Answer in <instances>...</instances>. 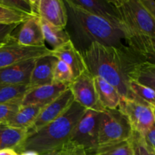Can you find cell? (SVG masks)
Returning <instances> with one entry per match:
<instances>
[{"mask_svg": "<svg viewBox=\"0 0 155 155\" xmlns=\"http://www.w3.org/2000/svg\"><path fill=\"white\" fill-rule=\"evenodd\" d=\"M81 53L93 77H99L110 83L123 98L142 101L130 88L133 71L142 61L128 46L120 48L92 42Z\"/></svg>", "mask_w": 155, "mask_h": 155, "instance_id": "1", "label": "cell"}, {"mask_svg": "<svg viewBox=\"0 0 155 155\" xmlns=\"http://www.w3.org/2000/svg\"><path fill=\"white\" fill-rule=\"evenodd\" d=\"M75 39L82 47L81 52L92 42L107 46L127 47L122 27L86 12L70 0L64 2Z\"/></svg>", "mask_w": 155, "mask_h": 155, "instance_id": "2", "label": "cell"}, {"mask_svg": "<svg viewBox=\"0 0 155 155\" xmlns=\"http://www.w3.org/2000/svg\"><path fill=\"white\" fill-rule=\"evenodd\" d=\"M86 109L74 101L59 117L32 134L27 135L17 152L34 151L43 155L64 148L69 143L76 124Z\"/></svg>", "mask_w": 155, "mask_h": 155, "instance_id": "3", "label": "cell"}, {"mask_svg": "<svg viewBox=\"0 0 155 155\" xmlns=\"http://www.w3.org/2000/svg\"><path fill=\"white\" fill-rule=\"evenodd\" d=\"M112 2L117 12L126 42L137 36L155 38V20L140 0H112Z\"/></svg>", "mask_w": 155, "mask_h": 155, "instance_id": "4", "label": "cell"}, {"mask_svg": "<svg viewBox=\"0 0 155 155\" xmlns=\"http://www.w3.org/2000/svg\"><path fill=\"white\" fill-rule=\"evenodd\" d=\"M133 133V130L127 117L119 109L105 110L101 112L100 117L98 148L129 140L131 139Z\"/></svg>", "mask_w": 155, "mask_h": 155, "instance_id": "5", "label": "cell"}, {"mask_svg": "<svg viewBox=\"0 0 155 155\" xmlns=\"http://www.w3.org/2000/svg\"><path fill=\"white\" fill-rule=\"evenodd\" d=\"M101 112L86 110L73 131L70 142L92 154L98 148V125Z\"/></svg>", "mask_w": 155, "mask_h": 155, "instance_id": "6", "label": "cell"}, {"mask_svg": "<svg viewBox=\"0 0 155 155\" xmlns=\"http://www.w3.org/2000/svg\"><path fill=\"white\" fill-rule=\"evenodd\" d=\"M118 109L127 117L133 133L142 136L155 123L153 107L143 101L121 97Z\"/></svg>", "mask_w": 155, "mask_h": 155, "instance_id": "7", "label": "cell"}, {"mask_svg": "<svg viewBox=\"0 0 155 155\" xmlns=\"http://www.w3.org/2000/svg\"><path fill=\"white\" fill-rule=\"evenodd\" d=\"M74 101L86 110L103 112L105 109L98 100L95 85V78L88 70L76 77L69 85Z\"/></svg>", "mask_w": 155, "mask_h": 155, "instance_id": "8", "label": "cell"}, {"mask_svg": "<svg viewBox=\"0 0 155 155\" xmlns=\"http://www.w3.org/2000/svg\"><path fill=\"white\" fill-rule=\"evenodd\" d=\"M49 54H51V49L45 45L42 47L24 46L19 45L15 39L0 48V69Z\"/></svg>", "mask_w": 155, "mask_h": 155, "instance_id": "9", "label": "cell"}, {"mask_svg": "<svg viewBox=\"0 0 155 155\" xmlns=\"http://www.w3.org/2000/svg\"><path fill=\"white\" fill-rule=\"evenodd\" d=\"M32 5L34 16L59 28L68 25V9L62 0H32Z\"/></svg>", "mask_w": 155, "mask_h": 155, "instance_id": "10", "label": "cell"}, {"mask_svg": "<svg viewBox=\"0 0 155 155\" xmlns=\"http://www.w3.org/2000/svg\"><path fill=\"white\" fill-rule=\"evenodd\" d=\"M74 101L72 92L68 88L57 98L42 108L33 125L27 130V135L32 134L63 114Z\"/></svg>", "mask_w": 155, "mask_h": 155, "instance_id": "11", "label": "cell"}, {"mask_svg": "<svg viewBox=\"0 0 155 155\" xmlns=\"http://www.w3.org/2000/svg\"><path fill=\"white\" fill-rule=\"evenodd\" d=\"M68 88V84L52 83L30 89L23 97L21 105L45 106L54 101Z\"/></svg>", "mask_w": 155, "mask_h": 155, "instance_id": "12", "label": "cell"}, {"mask_svg": "<svg viewBox=\"0 0 155 155\" xmlns=\"http://www.w3.org/2000/svg\"><path fill=\"white\" fill-rule=\"evenodd\" d=\"M36 59L20 62L0 69V84L29 86Z\"/></svg>", "mask_w": 155, "mask_h": 155, "instance_id": "13", "label": "cell"}, {"mask_svg": "<svg viewBox=\"0 0 155 155\" xmlns=\"http://www.w3.org/2000/svg\"><path fill=\"white\" fill-rule=\"evenodd\" d=\"M20 26L18 33H15V39L19 45L30 47L45 46L39 17H30Z\"/></svg>", "mask_w": 155, "mask_h": 155, "instance_id": "14", "label": "cell"}, {"mask_svg": "<svg viewBox=\"0 0 155 155\" xmlns=\"http://www.w3.org/2000/svg\"><path fill=\"white\" fill-rule=\"evenodd\" d=\"M51 54L70 67L74 79L87 70L81 51L75 46L72 40L60 48L51 50Z\"/></svg>", "mask_w": 155, "mask_h": 155, "instance_id": "15", "label": "cell"}, {"mask_svg": "<svg viewBox=\"0 0 155 155\" xmlns=\"http://www.w3.org/2000/svg\"><path fill=\"white\" fill-rule=\"evenodd\" d=\"M57 60L51 54L36 59L29 83L30 89L53 83V71Z\"/></svg>", "mask_w": 155, "mask_h": 155, "instance_id": "16", "label": "cell"}, {"mask_svg": "<svg viewBox=\"0 0 155 155\" xmlns=\"http://www.w3.org/2000/svg\"><path fill=\"white\" fill-rule=\"evenodd\" d=\"M86 12L102 18L116 25H120L117 12L112 0H70Z\"/></svg>", "mask_w": 155, "mask_h": 155, "instance_id": "17", "label": "cell"}, {"mask_svg": "<svg viewBox=\"0 0 155 155\" xmlns=\"http://www.w3.org/2000/svg\"><path fill=\"white\" fill-rule=\"evenodd\" d=\"M143 62L155 65V38L148 36L131 37L126 42Z\"/></svg>", "mask_w": 155, "mask_h": 155, "instance_id": "18", "label": "cell"}, {"mask_svg": "<svg viewBox=\"0 0 155 155\" xmlns=\"http://www.w3.org/2000/svg\"><path fill=\"white\" fill-rule=\"evenodd\" d=\"M98 100L105 110L117 109L121 95L113 86L99 77H94Z\"/></svg>", "mask_w": 155, "mask_h": 155, "instance_id": "19", "label": "cell"}, {"mask_svg": "<svg viewBox=\"0 0 155 155\" xmlns=\"http://www.w3.org/2000/svg\"><path fill=\"white\" fill-rule=\"evenodd\" d=\"M44 106L21 105L17 113L8 121L6 126L28 130Z\"/></svg>", "mask_w": 155, "mask_h": 155, "instance_id": "20", "label": "cell"}, {"mask_svg": "<svg viewBox=\"0 0 155 155\" xmlns=\"http://www.w3.org/2000/svg\"><path fill=\"white\" fill-rule=\"evenodd\" d=\"M40 24L44 40L51 47V50L60 48L71 41V36L65 29L54 27L40 18Z\"/></svg>", "mask_w": 155, "mask_h": 155, "instance_id": "21", "label": "cell"}, {"mask_svg": "<svg viewBox=\"0 0 155 155\" xmlns=\"http://www.w3.org/2000/svg\"><path fill=\"white\" fill-rule=\"evenodd\" d=\"M27 136V130L6 125L0 126V150L12 148L18 151Z\"/></svg>", "mask_w": 155, "mask_h": 155, "instance_id": "22", "label": "cell"}, {"mask_svg": "<svg viewBox=\"0 0 155 155\" xmlns=\"http://www.w3.org/2000/svg\"><path fill=\"white\" fill-rule=\"evenodd\" d=\"M132 80L151 88L155 91V65L141 62L135 68Z\"/></svg>", "mask_w": 155, "mask_h": 155, "instance_id": "23", "label": "cell"}, {"mask_svg": "<svg viewBox=\"0 0 155 155\" xmlns=\"http://www.w3.org/2000/svg\"><path fill=\"white\" fill-rule=\"evenodd\" d=\"M29 89V86H9L0 84V104L21 103L23 97Z\"/></svg>", "mask_w": 155, "mask_h": 155, "instance_id": "24", "label": "cell"}, {"mask_svg": "<svg viewBox=\"0 0 155 155\" xmlns=\"http://www.w3.org/2000/svg\"><path fill=\"white\" fill-rule=\"evenodd\" d=\"M91 155H134L131 139L120 143L98 148Z\"/></svg>", "mask_w": 155, "mask_h": 155, "instance_id": "25", "label": "cell"}, {"mask_svg": "<svg viewBox=\"0 0 155 155\" xmlns=\"http://www.w3.org/2000/svg\"><path fill=\"white\" fill-rule=\"evenodd\" d=\"M130 90L139 99L151 107H155V91L151 88L140 84L138 82L131 80L130 83Z\"/></svg>", "mask_w": 155, "mask_h": 155, "instance_id": "26", "label": "cell"}, {"mask_svg": "<svg viewBox=\"0 0 155 155\" xmlns=\"http://www.w3.org/2000/svg\"><path fill=\"white\" fill-rule=\"evenodd\" d=\"M30 16L0 4V24H21Z\"/></svg>", "mask_w": 155, "mask_h": 155, "instance_id": "27", "label": "cell"}, {"mask_svg": "<svg viewBox=\"0 0 155 155\" xmlns=\"http://www.w3.org/2000/svg\"><path fill=\"white\" fill-rule=\"evenodd\" d=\"M74 80V74L70 67L62 61L57 60L53 71V83L70 85Z\"/></svg>", "mask_w": 155, "mask_h": 155, "instance_id": "28", "label": "cell"}, {"mask_svg": "<svg viewBox=\"0 0 155 155\" xmlns=\"http://www.w3.org/2000/svg\"><path fill=\"white\" fill-rule=\"evenodd\" d=\"M0 4L28 16H34L32 0H0Z\"/></svg>", "mask_w": 155, "mask_h": 155, "instance_id": "29", "label": "cell"}, {"mask_svg": "<svg viewBox=\"0 0 155 155\" xmlns=\"http://www.w3.org/2000/svg\"><path fill=\"white\" fill-rule=\"evenodd\" d=\"M134 155H155V151L150 148L144 140L143 137L136 133L131 137Z\"/></svg>", "mask_w": 155, "mask_h": 155, "instance_id": "30", "label": "cell"}, {"mask_svg": "<svg viewBox=\"0 0 155 155\" xmlns=\"http://www.w3.org/2000/svg\"><path fill=\"white\" fill-rule=\"evenodd\" d=\"M20 25L0 24V48L5 46L15 39V30Z\"/></svg>", "mask_w": 155, "mask_h": 155, "instance_id": "31", "label": "cell"}, {"mask_svg": "<svg viewBox=\"0 0 155 155\" xmlns=\"http://www.w3.org/2000/svg\"><path fill=\"white\" fill-rule=\"evenodd\" d=\"M21 103H8L0 104V126L5 125L8 121L17 113Z\"/></svg>", "mask_w": 155, "mask_h": 155, "instance_id": "32", "label": "cell"}, {"mask_svg": "<svg viewBox=\"0 0 155 155\" xmlns=\"http://www.w3.org/2000/svg\"><path fill=\"white\" fill-rule=\"evenodd\" d=\"M145 143L155 151V123L146 133V134L142 136Z\"/></svg>", "mask_w": 155, "mask_h": 155, "instance_id": "33", "label": "cell"}, {"mask_svg": "<svg viewBox=\"0 0 155 155\" xmlns=\"http://www.w3.org/2000/svg\"><path fill=\"white\" fill-rule=\"evenodd\" d=\"M66 155H91L87 151H85L83 148L74 145L71 142L68 143V148Z\"/></svg>", "mask_w": 155, "mask_h": 155, "instance_id": "34", "label": "cell"}, {"mask_svg": "<svg viewBox=\"0 0 155 155\" xmlns=\"http://www.w3.org/2000/svg\"><path fill=\"white\" fill-rule=\"evenodd\" d=\"M144 7L148 11L155 20V2L153 0H140Z\"/></svg>", "mask_w": 155, "mask_h": 155, "instance_id": "35", "label": "cell"}, {"mask_svg": "<svg viewBox=\"0 0 155 155\" xmlns=\"http://www.w3.org/2000/svg\"><path fill=\"white\" fill-rule=\"evenodd\" d=\"M68 144H67L64 148H61V149L57 150V151H52V152L48 153V154H45L43 155H66L67 151H68Z\"/></svg>", "mask_w": 155, "mask_h": 155, "instance_id": "36", "label": "cell"}, {"mask_svg": "<svg viewBox=\"0 0 155 155\" xmlns=\"http://www.w3.org/2000/svg\"><path fill=\"white\" fill-rule=\"evenodd\" d=\"M0 155H19V154L15 149L6 148L0 150Z\"/></svg>", "mask_w": 155, "mask_h": 155, "instance_id": "37", "label": "cell"}, {"mask_svg": "<svg viewBox=\"0 0 155 155\" xmlns=\"http://www.w3.org/2000/svg\"><path fill=\"white\" fill-rule=\"evenodd\" d=\"M19 155H40V154H39L38 152H36V151H30V150H29V151H22V152L19 153Z\"/></svg>", "mask_w": 155, "mask_h": 155, "instance_id": "38", "label": "cell"}, {"mask_svg": "<svg viewBox=\"0 0 155 155\" xmlns=\"http://www.w3.org/2000/svg\"><path fill=\"white\" fill-rule=\"evenodd\" d=\"M153 111H154V118H155V107H153Z\"/></svg>", "mask_w": 155, "mask_h": 155, "instance_id": "39", "label": "cell"}]
</instances>
